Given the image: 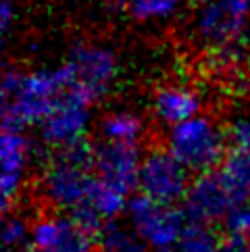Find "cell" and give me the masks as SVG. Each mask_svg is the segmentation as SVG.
<instances>
[{
  "label": "cell",
  "mask_w": 250,
  "mask_h": 252,
  "mask_svg": "<svg viewBox=\"0 0 250 252\" xmlns=\"http://www.w3.org/2000/svg\"><path fill=\"white\" fill-rule=\"evenodd\" d=\"M30 236H31V223L25 221L21 215H13L6 213L2 219V242L8 252H17V250H25L30 244Z\"/></svg>",
  "instance_id": "ffe728a7"
},
{
  "label": "cell",
  "mask_w": 250,
  "mask_h": 252,
  "mask_svg": "<svg viewBox=\"0 0 250 252\" xmlns=\"http://www.w3.org/2000/svg\"><path fill=\"white\" fill-rule=\"evenodd\" d=\"M100 252H146V244L131 227L117 221L106 223L98 233Z\"/></svg>",
  "instance_id": "e0dca14e"
},
{
  "label": "cell",
  "mask_w": 250,
  "mask_h": 252,
  "mask_svg": "<svg viewBox=\"0 0 250 252\" xmlns=\"http://www.w3.org/2000/svg\"><path fill=\"white\" fill-rule=\"evenodd\" d=\"M127 219L146 248H155L156 252H169V248L177 246L188 223L180 209L158 204L142 194L129 198Z\"/></svg>",
  "instance_id": "8992f818"
},
{
  "label": "cell",
  "mask_w": 250,
  "mask_h": 252,
  "mask_svg": "<svg viewBox=\"0 0 250 252\" xmlns=\"http://www.w3.org/2000/svg\"><path fill=\"white\" fill-rule=\"evenodd\" d=\"M169 252H171V250H169Z\"/></svg>",
  "instance_id": "4316f807"
},
{
  "label": "cell",
  "mask_w": 250,
  "mask_h": 252,
  "mask_svg": "<svg viewBox=\"0 0 250 252\" xmlns=\"http://www.w3.org/2000/svg\"><path fill=\"white\" fill-rule=\"evenodd\" d=\"M219 252H250V238H244V236H225L221 240Z\"/></svg>",
  "instance_id": "603a6c76"
},
{
  "label": "cell",
  "mask_w": 250,
  "mask_h": 252,
  "mask_svg": "<svg viewBox=\"0 0 250 252\" xmlns=\"http://www.w3.org/2000/svg\"><path fill=\"white\" fill-rule=\"evenodd\" d=\"M221 238L207 223L188 221L177 242V252H219Z\"/></svg>",
  "instance_id": "ac0fdd59"
},
{
  "label": "cell",
  "mask_w": 250,
  "mask_h": 252,
  "mask_svg": "<svg viewBox=\"0 0 250 252\" xmlns=\"http://www.w3.org/2000/svg\"><path fill=\"white\" fill-rule=\"evenodd\" d=\"M104 2L106 4H109V6H127V0H104Z\"/></svg>",
  "instance_id": "d4e9b609"
},
{
  "label": "cell",
  "mask_w": 250,
  "mask_h": 252,
  "mask_svg": "<svg viewBox=\"0 0 250 252\" xmlns=\"http://www.w3.org/2000/svg\"><path fill=\"white\" fill-rule=\"evenodd\" d=\"M250 6L240 0H200L192 17V32L213 52L238 50L248 25Z\"/></svg>",
  "instance_id": "5b68a950"
},
{
  "label": "cell",
  "mask_w": 250,
  "mask_h": 252,
  "mask_svg": "<svg viewBox=\"0 0 250 252\" xmlns=\"http://www.w3.org/2000/svg\"><path fill=\"white\" fill-rule=\"evenodd\" d=\"M150 106H153L155 119L167 129H171L175 125L202 115V96L192 86L167 84L155 92Z\"/></svg>",
  "instance_id": "4fadbf2b"
},
{
  "label": "cell",
  "mask_w": 250,
  "mask_h": 252,
  "mask_svg": "<svg viewBox=\"0 0 250 252\" xmlns=\"http://www.w3.org/2000/svg\"><path fill=\"white\" fill-rule=\"evenodd\" d=\"M165 148L190 171V173H211L223 165L227 157L225 129L209 115H198L194 119L167 129Z\"/></svg>",
  "instance_id": "7a4b0ae2"
},
{
  "label": "cell",
  "mask_w": 250,
  "mask_h": 252,
  "mask_svg": "<svg viewBox=\"0 0 250 252\" xmlns=\"http://www.w3.org/2000/svg\"><path fill=\"white\" fill-rule=\"evenodd\" d=\"M190 184V171L167 148H153L142 158L138 190L150 200L175 206V202L186 200Z\"/></svg>",
  "instance_id": "52a82bcc"
},
{
  "label": "cell",
  "mask_w": 250,
  "mask_h": 252,
  "mask_svg": "<svg viewBox=\"0 0 250 252\" xmlns=\"http://www.w3.org/2000/svg\"><path fill=\"white\" fill-rule=\"evenodd\" d=\"M227 236H244L250 238V200L236 204L229 215L223 219Z\"/></svg>",
  "instance_id": "44dd1931"
},
{
  "label": "cell",
  "mask_w": 250,
  "mask_h": 252,
  "mask_svg": "<svg viewBox=\"0 0 250 252\" xmlns=\"http://www.w3.org/2000/svg\"><path fill=\"white\" fill-rule=\"evenodd\" d=\"M142 158L144 155L140 146L100 142L94 146V175L102 184L129 194L133 188H138Z\"/></svg>",
  "instance_id": "7c38bea8"
},
{
  "label": "cell",
  "mask_w": 250,
  "mask_h": 252,
  "mask_svg": "<svg viewBox=\"0 0 250 252\" xmlns=\"http://www.w3.org/2000/svg\"><path fill=\"white\" fill-rule=\"evenodd\" d=\"M17 19V6L13 0H2V6H0V25H2V33L8 35L11 28Z\"/></svg>",
  "instance_id": "cb8c5ba5"
},
{
  "label": "cell",
  "mask_w": 250,
  "mask_h": 252,
  "mask_svg": "<svg viewBox=\"0 0 250 252\" xmlns=\"http://www.w3.org/2000/svg\"><path fill=\"white\" fill-rule=\"evenodd\" d=\"M229 150H250V115H238L225 129Z\"/></svg>",
  "instance_id": "7402d4cb"
},
{
  "label": "cell",
  "mask_w": 250,
  "mask_h": 252,
  "mask_svg": "<svg viewBox=\"0 0 250 252\" xmlns=\"http://www.w3.org/2000/svg\"><path fill=\"white\" fill-rule=\"evenodd\" d=\"M186 0H127V13L140 23H167L175 19Z\"/></svg>",
  "instance_id": "9a60e30c"
},
{
  "label": "cell",
  "mask_w": 250,
  "mask_h": 252,
  "mask_svg": "<svg viewBox=\"0 0 250 252\" xmlns=\"http://www.w3.org/2000/svg\"><path fill=\"white\" fill-rule=\"evenodd\" d=\"M65 65L71 73V90L92 104L109 92L119 75V57L104 42H77Z\"/></svg>",
  "instance_id": "277c9868"
},
{
  "label": "cell",
  "mask_w": 250,
  "mask_h": 252,
  "mask_svg": "<svg viewBox=\"0 0 250 252\" xmlns=\"http://www.w3.org/2000/svg\"><path fill=\"white\" fill-rule=\"evenodd\" d=\"M146 133L144 117L129 109H117L106 113L98 121V138L106 144H121V146H140Z\"/></svg>",
  "instance_id": "5bb4252c"
},
{
  "label": "cell",
  "mask_w": 250,
  "mask_h": 252,
  "mask_svg": "<svg viewBox=\"0 0 250 252\" xmlns=\"http://www.w3.org/2000/svg\"><path fill=\"white\" fill-rule=\"evenodd\" d=\"M240 202H244V198L223 175V171L196 175L184 200L186 217L190 221L207 225L223 221L229 215V211Z\"/></svg>",
  "instance_id": "9c48e42d"
},
{
  "label": "cell",
  "mask_w": 250,
  "mask_h": 252,
  "mask_svg": "<svg viewBox=\"0 0 250 252\" xmlns=\"http://www.w3.org/2000/svg\"><path fill=\"white\" fill-rule=\"evenodd\" d=\"M240 2H242V4H248V6H250V0H240Z\"/></svg>",
  "instance_id": "484cf974"
},
{
  "label": "cell",
  "mask_w": 250,
  "mask_h": 252,
  "mask_svg": "<svg viewBox=\"0 0 250 252\" xmlns=\"http://www.w3.org/2000/svg\"><path fill=\"white\" fill-rule=\"evenodd\" d=\"M94 169L77 165L61 155H55L50 163L42 169L38 179V192L42 200L55 211H75L90 204V198L96 188Z\"/></svg>",
  "instance_id": "3957f363"
},
{
  "label": "cell",
  "mask_w": 250,
  "mask_h": 252,
  "mask_svg": "<svg viewBox=\"0 0 250 252\" xmlns=\"http://www.w3.org/2000/svg\"><path fill=\"white\" fill-rule=\"evenodd\" d=\"M92 240L71 217L48 213L31 223L30 244L21 252H90Z\"/></svg>",
  "instance_id": "30bf717a"
},
{
  "label": "cell",
  "mask_w": 250,
  "mask_h": 252,
  "mask_svg": "<svg viewBox=\"0 0 250 252\" xmlns=\"http://www.w3.org/2000/svg\"><path fill=\"white\" fill-rule=\"evenodd\" d=\"M31 140L19 129H2L0 136V163H2V177H0V194H2V209H8L19 200L25 188V177L31 160Z\"/></svg>",
  "instance_id": "8fae6325"
},
{
  "label": "cell",
  "mask_w": 250,
  "mask_h": 252,
  "mask_svg": "<svg viewBox=\"0 0 250 252\" xmlns=\"http://www.w3.org/2000/svg\"><path fill=\"white\" fill-rule=\"evenodd\" d=\"M129 194H125L121 190L113 186H106L102 184L100 179H96V188H94V194L90 198V204L92 211L100 217L104 223H111L119 217V215L127 213V206H129Z\"/></svg>",
  "instance_id": "2e32d148"
},
{
  "label": "cell",
  "mask_w": 250,
  "mask_h": 252,
  "mask_svg": "<svg viewBox=\"0 0 250 252\" xmlns=\"http://www.w3.org/2000/svg\"><path fill=\"white\" fill-rule=\"evenodd\" d=\"M92 127V102L79 96L73 90H67L57 106L40 125V140L44 146L55 152L73 148L88 142Z\"/></svg>",
  "instance_id": "ba28073f"
},
{
  "label": "cell",
  "mask_w": 250,
  "mask_h": 252,
  "mask_svg": "<svg viewBox=\"0 0 250 252\" xmlns=\"http://www.w3.org/2000/svg\"><path fill=\"white\" fill-rule=\"evenodd\" d=\"M69 88L71 73L65 63L52 69L35 71L6 67L0 84L2 129L23 131L30 125H42Z\"/></svg>",
  "instance_id": "6da1fadb"
},
{
  "label": "cell",
  "mask_w": 250,
  "mask_h": 252,
  "mask_svg": "<svg viewBox=\"0 0 250 252\" xmlns=\"http://www.w3.org/2000/svg\"><path fill=\"white\" fill-rule=\"evenodd\" d=\"M223 175H225L238 194L248 200L250 198V150H227L223 160Z\"/></svg>",
  "instance_id": "d6986e66"
}]
</instances>
